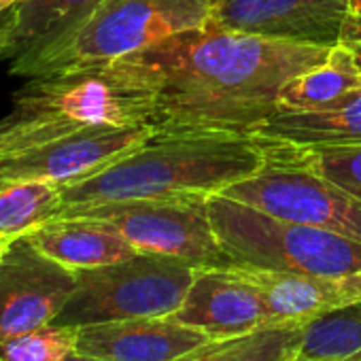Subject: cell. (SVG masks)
Returning a JSON list of instances; mask_svg holds the SVG:
<instances>
[{"label": "cell", "instance_id": "obj_1", "mask_svg": "<svg viewBox=\"0 0 361 361\" xmlns=\"http://www.w3.org/2000/svg\"><path fill=\"white\" fill-rule=\"evenodd\" d=\"M327 54L325 47L270 41L209 22L132 56L157 81L155 130L253 134L281 111L285 81Z\"/></svg>", "mask_w": 361, "mask_h": 361}, {"label": "cell", "instance_id": "obj_2", "mask_svg": "<svg viewBox=\"0 0 361 361\" xmlns=\"http://www.w3.org/2000/svg\"><path fill=\"white\" fill-rule=\"evenodd\" d=\"M262 164V140L243 132H159L98 170L60 185L64 209L221 194Z\"/></svg>", "mask_w": 361, "mask_h": 361}, {"label": "cell", "instance_id": "obj_3", "mask_svg": "<svg viewBox=\"0 0 361 361\" xmlns=\"http://www.w3.org/2000/svg\"><path fill=\"white\" fill-rule=\"evenodd\" d=\"M157 81L134 56L26 79L0 128V159L96 126L155 128Z\"/></svg>", "mask_w": 361, "mask_h": 361}, {"label": "cell", "instance_id": "obj_4", "mask_svg": "<svg viewBox=\"0 0 361 361\" xmlns=\"http://www.w3.org/2000/svg\"><path fill=\"white\" fill-rule=\"evenodd\" d=\"M213 0H102L64 37L11 62L13 77H41L113 62L209 24Z\"/></svg>", "mask_w": 361, "mask_h": 361}, {"label": "cell", "instance_id": "obj_5", "mask_svg": "<svg viewBox=\"0 0 361 361\" xmlns=\"http://www.w3.org/2000/svg\"><path fill=\"white\" fill-rule=\"evenodd\" d=\"M215 236L232 264L342 279L361 272V243L262 213L224 194L207 198Z\"/></svg>", "mask_w": 361, "mask_h": 361}, {"label": "cell", "instance_id": "obj_6", "mask_svg": "<svg viewBox=\"0 0 361 361\" xmlns=\"http://www.w3.org/2000/svg\"><path fill=\"white\" fill-rule=\"evenodd\" d=\"M257 138L262 140V164L221 194L272 217L361 243V200L327 180L304 145Z\"/></svg>", "mask_w": 361, "mask_h": 361}, {"label": "cell", "instance_id": "obj_7", "mask_svg": "<svg viewBox=\"0 0 361 361\" xmlns=\"http://www.w3.org/2000/svg\"><path fill=\"white\" fill-rule=\"evenodd\" d=\"M200 268L168 255L136 253L100 268L77 270V287L56 325L83 327L96 323L170 317Z\"/></svg>", "mask_w": 361, "mask_h": 361}, {"label": "cell", "instance_id": "obj_8", "mask_svg": "<svg viewBox=\"0 0 361 361\" xmlns=\"http://www.w3.org/2000/svg\"><path fill=\"white\" fill-rule=\"evenodd\" d=\"M207 198L200 194L142 198L98 207H71L62 209L60 215H85L109 221L138 253L176 257L196 268L230 266L232 262L215 236Z\"/></svg>", "mask_w": 361, "mask_h": 361}, {"label": "cell", "instance_id": "obj_9", "mask_svg": "<svg viewBox=\"0 0 361 361\" xmlns=\"http://www.w3.org/2000/svg\"><path fill=\"white\" fill-rule=\"evenodd\" d=\"M77 287V272L41 253L28 236L0 257V342L58 319Z\"/></svg>", "mask_w": 361, "mask_h": 361}, {"label": "cell", "instance_id": "obj_10", "mask_svg": "<svg viewBox=\"0 0 361 361\" xmlns=\"http://www.w3.org/2000/svg\"><path fill=\"white\" fill-rule=\"evenodd\" d=\"M155 134L153 126H96L77 130L0 159V178L66 185L96 174Z\"/></svg>", "mask_w": 361, "mask_h": 361}, {"label": "cell", "instance_id": "obj_11", "mask_svg": "<svg viewBox=\"0 0 361 361\" xmlns=\"http://www.w3.org/2000/svg\"><path fill=\"white\" fill-rule=\"evenodd\" d=\"M353 0H213L219 28L310 47L340 43Z\"/></svg>", "mask_w": 361, "mask_h": 361}, {"label": "cell", "instance_id": "obj_12", "mask_svg": "<svg viewBox=\"0 0 361 361\" xmlns=\"http://www.w3.org/2000/svg\"><path fill=\"white\" fill-rule=\"evenodd\" d=\"M170 317L211 340L236 338L266 327L262 289L247 268L236 264L200 268L183 304Z\"/></svg>", "mask_w": 361, "mask_h": 361}, {"label": "cell", "instance_id": "obj_13", "mask_svg": "<svg viewBox=\"0 0 361 361\" xmlns=\"http://www.w3.org/2000/svg\"><path fill=\"white\" fill-rule=\"evenodd\" d=\"M211 338L172 317H145L77 327V348L106 361H174Z\"/></svg>", "mask_w": 361, "mask_h": 361}, {"label": "cell", "instance_id": "obj_14", "mask_svg": "<svg viewBox=\"0 0 361 361\" xmlns=\"http://www.w3.org/2000/svg\"><path fill=\"white\" fill-rule=\"evenodd\" d=\"M26 236L41 253L75 272L123 262L138 253L113 224L85 215L54 217Z\"/></svg>", "mask_w": 361, "mask_h": 361}, {"label": "cell", "instance_id": "obj_15", "mask_svg": "<svg viewBox=\"0 0 361 361\" xmlns=\"http://www.w3.org/2000/svg\"><path fill=\"white\" fill-rule=\"evenodd\" d=\"M247 272L262 289L266 327L308 325L310 321L346 306L338 279L257 268H247Z\"/></svg>", "mask_w": 361, "mask_h": 361}, {"label": "cell", "instance_id": "obj_16", "mask_svg": "<svg viewBox=\"0 0 361 361\" xmlns=\"http://www.w3.org/2000/svg\"><path fill=\"white\" fill-rule=\"evenodd\" d=\"M102 0H24L0 22V60H18L77 28Z\"/></svg>", "mask_w": 361, "mask_h": 361}, {"label": "cell", "instance_id": "obj_17", "mask_svg": "<svg viewBox=\"0 0 361 361\" xmlns=\"http://www.w3.org/2000/svg\"><path fill=\"white\" fill-rule=\"evenodd\" d=\"M253 134L295 145L361 142V90H355L321 109L279 111Z\"/></svg>", "mask_w": 361, "mask_h": 361}, {"label": "cell", "instance_id": "obj_18", "mask_svg": "<svg viewBox=\"0 0 361 361\" xmlns=\"http://www.w3.org/2000/svg\"><path fill=\"white\" fill-rule=\"evenodd\" d=\"M355 90H361V66L353 51L338 43L323 62L293 75L281 87V111L321 109Z\"/></svg>", "mask_w": 361, "mask_h": 361}, {"label": "cell", "instance_id": "obj_19", "mask_svg": "<svg viewBox=\"0 0 361 361\" xmlns=\"http://www.w3.org/2000/svg\"><path fill=\"white\" fill-rule=\"evenodd\" d=\"M64 209L60 185L49 180L0 178V238L16 240L58 217Z\"/></svg>", "mask_w": 361, "mask_h": 361}, {"label": "cell", "instance_id": "obj_20", "mask_svg": "<svg viewBox=\"0 0 361 361\" xmlns=\"http://www.w3.org/2000/svg\"><path fill=\"white\" fill-rule=\"evenodd\" d=\"M304 327H264L236 338L211 340L174 361H285L298 348Z\"/></svg>", "mask_w": 361, "mask_h": 361}, {"label": "cell", "instance_id": "obj_21", "mask_svg": "<svg viewBox=\"0 0 361 361\" xmlns=\"http://www.w3.org/2000/svg\"><path fill=\"white\" fill-rule=\"evenodd\" d=\"M361 350V302L331 310L304 327L293 350L304 361H340Z\"/></svg>", "mask_w": 361, "mask_h": 361}, {"label": "cell", "instance_id": "obj_22", "mask_svg": "<svg viewBox=\"0 0 361 361\" xmlns=\"http://www.w3.org/2000/svg\"><path fill=\"white\" fill-rule=\"evenodd\" d=\"M77 348V327L49 323L0 342V361H62Z\"/></svg>", "mask_w": 361, "mask_h": 361}, {"label": "cell", "instance_id": "obj_23", "mask_svg": "<svg viewBox=\"0 0 361 361\" xmlns=\"http://www.w3.org/2000/svg\"><path fill=\"white\" fill-rule=\"evenodd\" d=\"M317 170L348 196L361 200V142L304 145Z\"/></svg>", "mask_w": 361, "mask_h": 361}, {"label": "cell", "instance_id": "obj_24", "mask_svg": "<svg viewBox=\"0 0 361 361\" xmlns=\"http://www.w3.org/2000/svg\"><path fill=\"white\" fill-rule=\"evenodd\" d=\"M340 43H344V45L353 51L355 60H357L359 66H361V3H357V5L353 7L348 20H346V24H344Z\"/></svg>", "mask_w": 361, "mask_h": 361}, {"label": "cell", "instance_id": "obj_25", "mask_svg": "<svg viewBox=\"0 0 361 361\" xmlns=\"http://www.w3.org/2000/svg\"><path fill=\"white\" fill-rule=\"evenodd\" d=\"M338 283H340V289H342L346 306L361 302V272L342 276V279H338Z\"/></svg>", "mask_w": 361, "mask_h": 361}, {"label": "cell", "instance_id": "obj_26", "mask_svg": "<svg viewBox=\"0 0 361 361\" xmlns=\"http://www.w3.org/2000/svg\"><path fill=\"white\" fill-rule=\"evenodd\" d=\"M62 361H106V359H102V357H96V355H90V353H83V350L75 348V350H71Z\"/></svg>", "mask_w": 361, "mask_h": 361}, {"label": "cell", "instance_id": "obj_27", "mask_svg": "<svg viewBox=\"0 0 361 361\" xmlns=\"http://www.w3.org/2000/svg\"><path fill=\"white\" fill-rule=\"evenodd\" d=\"M20 3H24V0H0V16L7 13L9 9H13V7L20 5Z\"/></svg>", "mask_w": 361, "mask_h": 361}, {"label": "cell", "instance_id": "obj_28", "mask_svg": "<svg viewBox=\"0 0 361 361\" xmlns=\"http://www.w3.org/2000/svg\"><path fill=\"white\" fill-rule=\"evenodd\" d=\"M9 243H11V240H7V238H0V257H3V253L7 251Z\"/></svg>", "mask_w": 361, "mask_h": 361}, {"label": "cell", "instance_id": "obj_29", "mask_svg": "<svg viewBox=\"0 0 361 361\" xmlns=\"http://www.w3.org/2000/svg\"><path fill=\"white\" fill-rule=\"evenodd\" d=\"M340 361H361V350L355 353V355H350V357H344V359H340Z\"/></svg>", "mask_w": 361, "mask_h": 361}, {"label": "cell", "instance_id": "obj_30", "mask_svg": "<svg viewBox=\"0 0 361 361\" xmlns=\"http://www.w3.org/2000/svg\"><path fill=\"white\" fill-rule=\"evenodd\" d=\"M357 3H361V0H353V7H355V5H357Z\"/></svg>", "mask_w": 361, "mask_h": 361}, {"label": "cell", "instance_id": "obj_31", "mask_svg": "<svg viewBox=\"0 0 361 361\" xmlns=\"http://www.w3.org/2000/svg\"><path fill=\"white\" fill-rule=\"evenodd\" d=\"M3 126H5V121H0V128H3Z\"/></svg>", "mask_w": 361, "mask_h": 361}]
</instances>
